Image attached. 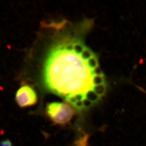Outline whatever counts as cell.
Listing matches in <instances>:
<instances>
[{
  "mask_svg": "<svg viewBox=\"0 0 146 146\" xmlns=\"http://www.w3.org/2000/svg\"><path fill=\"white\" fill-rule=\"evenodd\" d=\"M43 25L49 33L39 69L45 88L78 109L96 104L106 84L96 55L84 42V23L74 27L63 21Z\"/></svg>",
  "mask_w": 146,
  "mask_h": 146,
  "instance_id": "cell-1",
  "label": "cell"
},
{
  "mask_svg": "<svg viewBox=\"0 0 146 146\" xmlns=\"http://www.w3.org/2000/svg\"><path fill=\"white\" fill-rule=\"evenodd\" d=\"M46 115L56 124L64 125L71 121L76 114L74 108L68 102L49 103L46 108Z\"/></svg>",
  "mask_w": 146,
  "mask_h": 146,
  "instance_id": "cell-2",
  "label": "cell"
},
{
  "mask_svg": "<svg viewBox=\"0 0 146 146\" xmlns=\"http://www.w3.org/2000/svg\"><path fill=\"white\" fill-rule=\"evenodd\" d=\"M0 146H12V144L9 140L3 141L0 144Z\"/></svg>",
  "mask_w": 146,
  "mask_h": 146,
  "instance_id": "cell-4",
  "label": "cell"
},
{
  "mask_svg": "<svg viewBox=\"0 0 146 146\" xmlns=\"http://www.w3.org/2000/svg\"><path fill=\"white\" fill-rule=\"evenodd\" d=\"M16 100L20 107H27L36 104L37 102V96L32 87L25 84L21 86L17 91Z\"/></svg>",
  "mask_w": 146,
  "mask_h": 146,
  "instance_id": "cell-3",
  "label": "cell"
}]
</instances>
